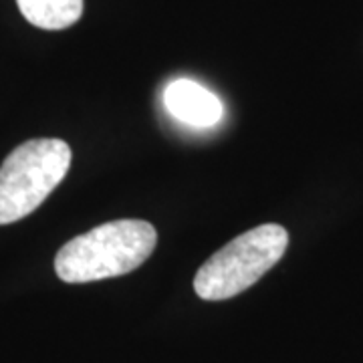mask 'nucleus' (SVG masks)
Masks as SVG:
<instances>
[{
    "mask_svg": "<svg viewBox=\"0 0 363 363\" xmlns=\"http://www.w3.org/2000/svg\"><path fill=\"white\" fill-rule=\"evenodd\" d=\"M156 242L157 233L150 222H105L69 240L55 257V271L65 283L121 277L142 267Z\"/></svg>",
    "mask_w": 363,
    "mask_h": 363,
    "instance_id": "nucleus-1",
    "label": "nucleus"
},
{
    "mask_svg": "<svg viewBox=\"0 0 363 363\" xmlns=\"http://www.w3.org/2000/svg\"><path fill=\"white\" fill-rule=\"evenodd\" d=\"M289 233L279 224H262L236 236L200 267L194 279L198 297L222 301L240 295L281 260Z\"/></svg>",
    "mask_w": 363,
    "mask_h": 363,
    "instance_id": "nucleus-2",
    "label": "nucleus"
},
{
    "mask_svg": "<svg viewBox=\"0 0 363 363\" xmlns=\"http://www.w3.org/2000/svg\"><path fill=\"white\" fill-rule=\"evenodd\" d=\"M71 166L63 140H30L9 154L0 168V224L23 220L49 198Z\"/></svg>",
    "mask_w": 363,
    "mask_h": 363,
    "instance_id": "nucleus-3",
    "label": "nucleus"
},
{
    "mask_svg": "<svg viewBox=\"0 0 363 363\" xmlns=\"http://www.w3.org/2000/svg\"><path fill=\"white\" fill-rule=\"evenodd\" d=\"M164 105L174 119L198 130L218 125L224 117L220 99L192 79H174L164 89Z\"/></svg>",
    "mask_w": 363,
    "mask_h": 363,
    "instance_id": "nucleus-4",
    "label": "nucleus"
},
{
    "mask_svg": "<svg viewBox=\"0 0 363 363\" xmlns=\"http://www.w3.org/2000/svg\"><path fill=\"white\" fill-rule=\"evenodd\" d=\"M30 25L45 30H63L77 23L83 14V0H16Z\"/></svg>",
    "mask_w": 363,
    "mask_h": 363,
    "instance_id": "nucleus-5",
    "label": "nucleus"
}]
</instances>
